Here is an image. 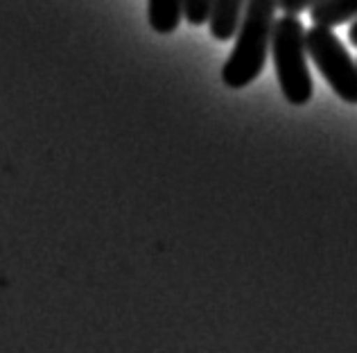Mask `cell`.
I'll return each mask as SVG.
<instances>
[{"mask_svg": "<svg viewBox=\"0 0 357 353\" xmlns=\"http://www.w3.org/2000/svg\"><path fill=\"white\" fill-rule=\"evenodd\" d=\"M244 3H247V0H213V12L208 21L213 39L224 43L236 36L242 12H244Z\"/></svg>", "mask_w": 357, "mask_h": 353, "instance_id": "4", "label": "cell"}, {"mask_svg": "<svg viewBox=\"0 0 357 353\" xmlns=\"http://www.w3.org/2000/svg\"><path fill=\"white\" fill-rule=\"evenodd\" d=\"M147 18L154 32L170 34L183 18V0H147Z\"/></svg>", "mask_w": 357, "mask_h": 353, "instance_id": "6", "label": "cell"}, {"mask_svg": "<svg viewBox=\"0 0 357 353\" xmlns=\"http://www.w3.org/2000/svg\"><path fill=\"white\" fill-rule=\"evenodd\" d=\"M269 52L285 100L296 107L307 105L314 87L307 68L310 57L305 48V30L296 16L283 14V18H276Z\"/></svg>", "mask_w": 357, "mask_h": 353, "instance_id": "2", "label": "cell"}, {"mask_svg": "<svg viewBox=\"0 0 357 353\" xmlns=\"http://www.w3.org/2000/svg\"><path fill=\"white\" fill-rule=\"evenodd\" d=\"M310 18L314 25L337 27L357 18V0H319L310 9Z\"/></svg>", "mask_w": 357, "mask_h": 353, "instance_id": "5", "label": "cell"}, {"mask_svg": "<svg viewBox=\"0 0 357 353\" xmlns=\"http://www.w3.org/2000/svg\"><path fill=\"white\" fill-rule=\"evenodd\" d=\"M349 41L355 45V48H357V18H355V21H353V25H351V30H349Z\"/></svg>", "mask_w": 357, "mask_h": 353, "instance_id": "9", "label": "cell"}, {"mask_svg": "<svg viewBox=\"0 0 357 353\" xmlns=\"http://www.w3.org/2000/svg\"><path fill=\"white\" fill-rule=\"evenodd\" d=\"M319 0H278V7L283 9V14H289V16H298L303 14L305 9H312Z\"/></svg>", "mask_w": 357, "mask_h": 353, "instance_id": "8", "label": "cell"}, {"mask_svg": "<svg viewBox=\"0 0 357 353\" xmlns=\"http://www.w3.org/2000/svg\"><path fill=\"white\" fill-rule=\"evenodd\" d=\"M278 0H247L240 18L236 45L222 68V82L229 89H244L262 73L271 45Z\"/></svg>", "mask_w": 357, "mask_h": 353, "instance_id": "1", "label": "cell"}, {"mask_svg": "<svg viewBox=\"0 0 357 353\" xmlns=\"http://www.w3.org/2000/svg\"><path fill=\"white\" fill-rule=\"evenodd\" d=\"M211 12H213V0H183V18L195 27L208 23Z\"/></svg>", "mask_w": 357, "mask_h": 353, "instance_id": "7", "label": "cell"}, {"mask_svg": "<svg viewBox=\"0 0 357 353\" xmlns=\"http://www.w3.org/2000/svg\"><path fill=\"white\" fill-rule=\"evenodd\" d=\"M307 57L331 84V89L349 105H357V61L349 54L346 45L335 36L333 27L314 25L305 30Z\"/></svg>", "mask_w": 357, "mask_h": 353, "instance_id": "3", "label": "cell"}]
</instances>
